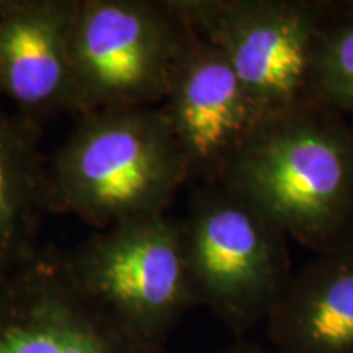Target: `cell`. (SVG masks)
I'll use <instances>...</instances> for the list:
<instances>
[{
    "instance_id": "1",
    "label": "cell",
    "mask_w": 353,
    "mask_h": 353,
    "mask_svg": "<svg viewBox=\"0 0 353 353\" xmlns=\"http://www.w3.org/2000/svg\"><path fill=\"white\" fill-rule=\"evenodd\" d=\"M218 183L312 252L353 236V123L303 100L260 120Z\"/></svg>"
},
{
    "instance_id": "4",
    "label": "cell",
    "mask_w": 353,
    "mask_h": 353,
    "mask_svg": "<svg viewBox=\"0 0 353 353\" xmlns=\"http://www.w3.org/2000/svg\"><path fill=\"white\" fill-rule=\"evenodd\" d=\"M74 275L130 337L162 353L198 301L182 219L126 221L92 234L69 252Z\"/></svg>"
},
{
    "instance_id": "9",
    "label": "cell",
    "mask_w": 353,
    "mask_h": 353,
    "mask_svg": "<svg viewBox=\"0 0 353 353\" xmlns=\"http://www.w3.org/2000/svg\"><path fill=\"white\" fill-rule=\"evenodd\" d=\"M81 0H15L0 15V95L41 128L70 113L69 43Z\"/></svg>"
},
{
    "instance_id": "10",
    "label": "cell",
    "mask_w": 353,
    "mask_h": 353,
    "mask_svg": "<svg viewBox=\"0 0 353 353\" xmlns=\"http://www.w3.org/2000/svg\"><path fill=\"white\" fill-rule=\"evenodd\" d=\"M265 327L275 353H353V236L293 272Z\"/></svg>"
},
{
    "instance_id": "7",
    "label": "cell",
    "mask_w": 353,
    "mask_h": 353,
    "mask_svg": "<svg viewBox=\"0 0 353 353\" xmlns=\"http://www.w3.org/2000/svg\"><path fill=\"white\" fill-rule=\"evenodd\" d=\"M0 353H152L87 294L69 252L46 245L0 281Z\"/></svg>"
},
{
    "instance_id": "13",
    "label": "cell",
    "mask_w": 353,
    "mask_h": 353,
    "mask_svg": "<svg viewBox=\"0 0 353 353\" xmlns=\"http://www.w3.org/2000/svg\"><path fill=\"white\" fill-rule=\"evenodd\" d=\"M216 353H275L272 348H265L255 342H249L245 339H237V342L231 343L223 350Z\"/></svg>"
},
{
    "instance_id": "3",
    "label": "cell",
    "mask_w": 353,
    "mask_h": 353,
    "mask_svg": "<svg viewBox=\"0 0 353 353\" xmlns=\"http://www.w3.org/2000/svg\"><path fill=\"white\" fill-rule=\"evenodd\" d=\"M182 228L198 306L244 339L267 322L293 276L290 239L218 182L193 188Z\"/></svg>"
},
{
    "instance_id": "6",
    "label": "cell",
    "mask_w": 353,
    "mask_h": 353,
    "mask_svg": "<svg viewBox=\"0 0 353 353\" xmlns=\"http://www.w3.org/2000/svg\"><path fill=\"white\" fill-rule=\"evenodd\" d=\"M223 52L262 117L304 100L325 0H169Z\"/></svg>"
},
{
    "instance_id": "14",
    "label": "cell",
    "mask_w": 353,
    "mask_h": 353,
    "mask_svg": "<svg viewBox=\"0 0 353 353\" xmlns=\"http://www.w3.org/2000/svg\"><path fill=\"white\" fill-rule=\"evenodd\" d=\"M13 2H15V0H0V15L6 13L8 8L13 6Z\"/></svg>"
},
{
    "instance_id": "11",
    "label": "cell",
    "mask_w": 353,
    "mask_h": 353,
    "mask_svg": "<svg viewBox=\"0 0 353 353\" xmlns=\"http://www.w3.org/2000/svg\"><path fill=\"white\" fill-rule=\"evenodd\" d=\"M41 130L0 103V281L38 250L37 234L48 200V161Z\"/></svg>"
},
{
    "instance_id": "5",
    "label": "cell",
    "mask_w": 353,
    "mask_h": 353,
    "mask_svg": "<svg viewBox=\"0 0 353 353\" xmlns=\"http://www.w3.org/2000/svg\"><path fill=\"white\" fill-rule=\"evenodd\" d=\"M187 33L169 0H81L69 43L70 113L159 107Z\"/></svg>"
},
{
    "instance_id": "8",
    "label": "cell",
    "mask_w": 353,
    "mask_h": 353,
    "mask_svg": "<svg viewBox=\"0 0 353 353\" xmlns=\"http://www.w3.org/2000/svg\"><path fill=\"white\" fill-rule=\"evenodd\" d=\"M159 107L182 149L190 180L198 183L218 182L263 118L223 52L190 26Z\"/></svg>"
},
{
    "instance_id": "2",
    "label": "cell",
    "mask_w": 353,
    "mask_h": 353,
    "mask_svg": "<svg viewBox=\"0 0 353 353\" xmlns=\"http://www.w3.org/2000/svg\"><path fill=\"white\" fill-rule=\"evenodd\" d=\"M188 180L161 107L100 110L77 117L48 161L50 213L74 214L101 231L167 214Z\"/></svg>"
},
{
    "instance_id": "12",
    "label": "cell",
    "mask_w": 353,
    "mask_h": 353,
    "mask_svg": "<svg viewBox=\"0 0 353 353\" xmlns=\"http://www.w3.org/2000/svg\"><path fill=\"white\" fill-rule=\"evenodd\" d=\"M304 100L353 123V0H325L312 44Z\"/></svg>"
}]
</instances>
